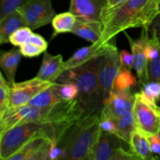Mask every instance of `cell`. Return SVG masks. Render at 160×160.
<instances>
[{"mask_svg": "<svg viewBox=\"0 0 160 160\" xmlns=\"http://www.w3.org/2000/svg\"><path fill=\"white\" fill-rule=\"evenodd\" d=\"M62 100L58 92L57 83L54 82L50 87L34 96L28 104L38 109H48Z\"/></svg>", "mask_w": 160, "mask_h": 160, "instance_id": "cell-21", "label": "cell"}, {"mask_svg": "<svg viewBox=\"0 0 160 160\" xmlns=\"http://www.w3.org/2000/svg\"><path fill=\"white\" fill-rule=\"evenodd\" d=\"M100 132V113H85L66 131L57 144L64 149L67 159H88Z\"/></svg>", "mask_w": 160, "mask_h": 160, "instance_id": "cell-2", "label": "cell"}, {"mask_svg": "<svg viewBox=\"0 0 160 160\" xmlns=\"http://www.w3.org/2000/svg\"><path fill=\"white\" fill-rule=\"evenodd\" d=\"M148 138L150 144V148L153 154L160 156V136L159 133L148 135Z\"/></svg>", "mask_w": 160, "mask_h": 160, "instance_id": "cell-36", "label": "cell"}, {"mask_svg": "<svg viewBox=\"0 0 160 160\" xmlns=\"http://www.w3.org/2000/svg\"><path fill=\"white\" fill-rule=\"evenodd\" d=\"M120 67V52L115 43L110 40L103 45L102 50L98 56V77L103 103L112 90V83Z\"/></svg>", "mask_w": 160, "mask_h": 160, "instance_id": "cell-6", "label": "cell"}, {"mask_svg": "<svg viewBox=\"0 0 160 160\" xmlns=\"http://www.w3.org/2000/svg\"><path fill=\"white\" fill-rule=\"evenodd\" d=\"M52 138L48 125L42 128L9 160H46L48 159Z\"/></svg>", "mask_w": 160, "mask_h": 160, "instance_id": "cell-9", "label": "cell"}, {"mask_svg": "<svg viewBox=\"0 0 160 160\" xmlns=\"http://www.w3.org/2000/svg\"><path fill=\"white\" fill-rule=\"evenodd\" d=\"M9 96H10V84L5 79L1 73L0 79V117L4 115L9 109Z\"/></svg>", "mask_w": 160, "mask_h": 160, "instance_id": "cell-27", "label": "cell"}, {"mask_svg": "<svg viewBox=\"0 0 160 160\" xmlns=\"http://www.w3.org/2000/svg\"><path fill=\"white\" fill-rule=\"evenodd\" d=\"M120 59L121 66L131 70L134 66V57L133 54L130 53L127 50H122L120 52Z\"/></svg>", "mask_w": 160, "mask_h": 160, "instance_id": "cell-35", "label": "cell"}, {"mask_svg": "<svg viewBox=\"0 0 160 160\" xmlns=\"http://www.w3.org/2000/svg\"><path fill=\"white\" fill-rule=\"evenodd\" d=\"M20 51L22 56H25V57L32 58L40 56L41 54L45 52L46 50L42 48V47L38 46V45L31 43V42H27V43L20 46Z\"/></svg>", "mask_w": 160, "mask_h": 160, "instance_id": "cell-31", "label": "cell"}, {"mask_svg": "<svg viewBox=\"0 0 160 160\" xmlns=\"http://www.w3.org/2000/svg\"><path fill=\"white\" fill-rule=\"evenodd\" d=\"M103 48V45L99 43L92 44L89 46L83 47L77 50L66 62L62 67V73L68 70L76 68L88 62L93 58L100 54Z\"/></svg>", "mask_w": 160, "mask_h": 160, "instance_id": "cell-18", "label": "cell"}, {"mask_svg": "<svg viewBox=\"0 0 160 160\" xmlns=\"http://www.w3.org/2000/svg\"><path fill=\"white\" fill-rule=\"evenodd\" d=\"M42 128L36 123H23L0 132V159L9 160Z\"/></svg>", "mask_w": 160, "mask_h": 160, "instance_id": "cell-7", "label": "cell"}, {"mask_svg": "<svg viewBox=\"0 0 160 160\" xmlns=\"http://www.w3.org/2000/svg\"><path fill=\"white\" fill-rule=\"evenodd\" d=\"M32 30L28 27H23L17 29L9 37V42L16 47H19L27 43L32 35Z\"/></svg>", "mask_w": 160, "mask_h": 160, "instance_id": "cell-29", "label": "cell"}, {"mask_svg": "<svg viewBox=\"0 0 160 160\" xmlns=\"http://www.w3.org/2000/svg\"><path fill=\"white\" fill-rule=\"evenodd\" d=\"M27 26L23 14L19 9L11 12L0 20V44L9 42V37L17 29Z\"/></svg>", "mask_w": 160, "mask_h": 160, "instance_id": "cell-19", "label": "cell"}, {"mask_svg": "<svg viewBox=\"0 0 160 160\" xmlns=\"http://www.w3.org/2000/svg\"><path fill=\"white\" fill-rule=\"evenodd\" d=\"M148 75L150 81L160 82V55L156 59L148 61Z\"/></svg>", "mask_w": 160, "mask_h": 160, "instance_id": "cell-32", "label": "cell"}, {"mask_svg": "<svg viewBox=\"0 0 160 160\" xmlns=\"http://www.w3.org/2000/svg\"><path fill=\"white\" fill-rule=\"evenodd\" d=\"M148 28H142L140 37L138 39H134L126 34L129 41L134 57V66L133 68L135 70L138 78L142 86L150 81L148 75V60L145 52V48L150 38Z\"/></svg>", "mask_w": 160, "mask_h": 160, "instance_id": "cell-13", "label": "cell"}, {"mask_svg": "<svg viewBox=\"0 0 160 160\" xmlns=\"http://www.w3.org/2000/svg\"><path fill=\"white\" fill-rule=\"evenodd\" d=\"M129 144L118 136L101 131L98 141L90 154L89 160H137L141 159L125 145Z\"/></svg>", "mask_w": 160, "mask_h": 160, "instance_id": "cell-5", "label": "cell"}, {"mask_svg": "<svg viewBox=\"0 0 160 160\" xmlns=\"http://www.w3.org/2000/svg\"><path fill=\"white\" fill-rule=\"evenodd\" d=\"M136 77L131 73V70L121 66L117 73L113 83L112 90L115 92H124L137 86Z\"/></svg>", "mask_w": 160, "mask_h": 160, "instance_id": "cell-24", "label": "cell"}, {"mask_svg": "<svg viewBox=\"0 0 160 160\" xmlns=\"http://www.w3.org/2000/svg\"><path fill=\"white\" fill-rule=\"evenodd\" d=\"M52 84L49 81L34 78L28 81L10 84L9 109H13L27 105L34 96Z\"/></svg>", "mask_w": 160, "mask_h": 160, "instance_id": "cell-12", "label": "cell"}, {"mask_svg": "<svg viewBox=\"0 0 160 160\" xmlns=\"http://www.w3.org/2000/svg\"><path fill=\"white\" fill-rule=\"evenodd\" d=\"M28 42H31V43L34 44V45H38V46L42 47L45 50H46L47 48H48V42L45 41V39L44 38H42L38 34H34V33H33L32 35L30 37Z\"/></svg>", "mask_w": 160, "mask_h": 160, "instance_id": "cell-37", "label": "cell"}, {"mask_svg": "<svg viewBox=\"0 0 160 160\" xmlns=\"http://www.w3.org/2000/svg\"><path fill=\"white\" fill-rule=\"evenodd\" d=\"M149 36L160 44V12L156 16L148 28Z\"/></svg>", "mask_w": 160, "mask_h": 160, "instance_id": "cell-34", "label": "cell"}, {"mask_svg": "<svg viewBox=\"0 0 160 160\" xmlns=\"http://www.w3.org/2000/svg\"><path fill=\"white\" fill-rule=\"evenodd\" d=\"M28 0H0V20L18 9Z\"/></svg>", "mask_w": 160, "mask_h": 160, "instance_id": "cell-30", "label": "cell"}, {"mask_svg": "<svg viewBox=\"0 0 160 160\" xmlns=\"http://www.w3.org/2000/svg\"><path fill=\"white\" fill-rule=\"evenodd\" d=\"M130 145L131 149L141 159H155L152 152L148 135L140 129H136L131 134Z\"/></svg>", "mask_w": 160, "mask_h": 160, "instance_id": "cell-22", "label": "cell"}, {"mask_svg": "<svg viewBox=\"0 0 160 160\" xmlns=\"http://www.w3.org/2000/svg\"><path fill=\"white\" fill-rule=\"evenodd\" d=\"M134 113L138 129L147 135L158 134L160 130V108L147 99L141 92L135 93Z\"/></svg>", "mask_w": 160, "mask_h": 160, "instance_id": "cell-8", "label": "cell"}, {"mask_svg": "<svg viewBox=\"0 0 160 160\" xmlns=\"http://www.w3.org/2000/svg\"><path fill=\"white\" fill-rule=\"evenodd\" d=\"M21 56L19 48H12L7 52H2L0 56V67L9 84L15 82V75Z\"/></svg>", "mask_w": 160, "mask_h": 160, "instance_id": "cell-20", "label": "cell"}, {"mask_svg": "<svg viewBox=\"0 0 160 160\" xmlns=\"http://www.w3.org/2000/svg\"><path fill=\"white\" fill-rule=\"evenodd\" d=\"M159 136H160V130H159Z\"/></svg>", "mask_w": 160, "mask_h": 160, "instance_id": "cell-40", "label": "cell"}, {"mask_svg": "<svg viewBox=\"0 0 160 160\" xmlns=\"http://www.w3.org/2000/svg\"><path fill=\"white\" fill-rule=\"evenodd\" d=\"M127 0H106V6L105 9H111L122 4Z\"/></svg>", "mask_w": 160, "mask_h": 160, "instance_id": "cell-38", "label": "cell"}, {"mask_svg": "<svg viewBox=\"0 0 160 160\" xmlns=\"http://www.w3.org/2000/svg\"><path fill=\"white\" fill-rule=\"evenodd\" d=\"M100 129L102 131L110 133V134H117V126L115 120L108 117H100Z\"/></svg>", "mask_w": 160, "mask_h": 160, "instance_id": "cell-33", "label": "cell"}, {"mask_svg": "<svg viewBox=\"0 0 160 160\" xmlns=\"http://www.w3.org/2000/svg\"><path fill=\"white\" fill-rule=\"evenodd\" d=\"M77 19L78 17L70 11L55 16L52 21L53 30H54L53 36L55 37L57 34L62 33L72 32L73 27L77 22Z\"/></svg>", "mask_w": 160, "mask_h": 160, "instance_id": "cell-25", "label": "cell"}, {"mask_svg": "<svg viewBox=\"0 0 160 160\" xmlns=\"http://www.w3.org/2000/svg\"><path fill=\"white\" fill-rule=\"evenodd\" d=\"M98 56L80 67L63 72L59 78L61 82L76 83L79 89L78 98L87 113H100L103 108L98 77Z\"/></svg>", "mask_w": 160, "mask_h": 160, "instance_id": "cell-3", "label": "cell"}, {"mask_svg": "<svg viewBox=\"0 0 160 160\" xmlns=\"http://www.w3.org/2000/svg\"><path fill=\"white\" fill-rule=\"evenodd\" d=\"M86 110L79 99L72 101H62L48 108L45 124L51 130L52 141L57 143L66 131L81 119Z\"/></svg>", "mask_w": 160, "mask_h": 160, "instance_id": "cell-4", "label": "cell"}, {"mask_svg": "<svg viewBox=\"0 0 160 160\" xmlns=\"http://www.w3.org/2000/svg\"><path fill=\"white\" fill-rule=\"evenodd\" d=\"M106 0H70V12L78 18L102 21Z\"/></svg>", "mask_w": 160, "mask_h": 160, "instance_id": "cell-15", "label": "cell"}, {"mask_svg": "<svg viewBox=\"0 0 160 160\" xmlns=\"http://www.w3.org/2000/svg\"><path fill=\"white\" fill-rule=\"evenodd\" d=\"M158 13V0H127L113 9H104V29L98 43L105 45L129 28L149 27Z\"/></svg>", "mask_w": 160, "mask_h": 160, "instance_id": "cell-1", "label": "cell"}, {"mask_svg": "<svg viewBox=\"0 0 160 160\" xmlns=\"http://www.w3.org/2000/svg\"><path fill=\"white\" fill-rule=\"evenodd\" d=\"M63 63V59L61 55L52 56L45 51L44 52L42 65L36 77L44 81L52 83L56 82L62 73Z\"/></svg>", "mask_w": 160, "mask_h": 160, "instance_id": "cell-16", "label": "cell"}, {"mask_svg": "<svg viewBox=\"0 0 160 160\" xmlns=\"http://www.w3.org/2000/svg\"><path fill=\"white\" fill-rule=\"evenodd\" d=\"M103 29L104 26L102 21L78 18L71 33L95 44L98 43L101 39Z\"/></svg>", "mask_w": 160, "mask_h": 160, "instance_id": "cell-17", "label": "cell"}, {"mask_svg": "<svg viewBox=\"0 0 160 160\" xmlns=\"http://www.w3.org/2000/svg\"><path fill=\"white\" fill-rule=\"evenodd\" d=\"M134 102L135 95L131 93V90L124 92H115L112 90L109 97L103 103L100 117L115 120L127 112L133 111Z\"/></svg>", "mask_w": 160, "mask_h": 160, "instance_id": "cell-14", "label": "cell"}, {"mask_svg": "<svg viewBox=\"0 0 160 160\" xmlns=\"http://www.w3.org/2000/svg\"><path fill=\"white\" fill-rule=\"evenodd\" d=\"M158 11L160 12V0H158Z\"/></svg>", "mask_w": 160, "mask_h": 160, "instance_id": "cell-39", "label": "cell"}, {"mask_svg": "<svg viewBox=\"0 0 160 160\" xmlns=\"http://www.w3.org/2000/svg\"><path fill=\"white\" fill-rule=\"evenodd\" d=\"M141 93L152 102L157 104L160 99V82L159 81H148L142 86Z\"/></svg>", "mask_w": 160, "mask_h": 160, "instance_id": "cell-28", "label": "cell"}, {"mask_svg": "<svg viewBox=\"0 0 160 160\" xmlns=\"http://www.w3.org/2000/svg\"><path fill=\"white\" fill-rule=\"evenodd\" d=\"M18 9L31 30L48 24L56 15L52 0H28Z\"/></svg>", "mask_w": 160, "mask_h": 160, "instance_id": "cell-11", "label": "cell"}, {"mask_svg": "<svg viewBox=\"0 0 160 160\" xmlns=\"http://www.w3.org/2000/svg\"><path fill=\"white\" fill-rule=\"evenodd\" d=\"M115 121L117 126V136L130 144L131 134L138 128L134 111H131L117 117L115 119Z\"/></svg>", "mask_w": 160, "mask_h": 160, "instance_id": "cell-23", "label": "cell"}, {"mask_svg": "<svg viewBox=\"0 0 160 160\" xmlns=\"http://www.w3.org/2000/svg\"><path fill=\"white\" fill-rule=\"evenodd\" d=\"M48 109H38L27 104L9 109L0 117V132L23 123H36L45 125Z\"/></svg>", "mask_w": 160, "mask_h": 160, "instance_id": "cell-10", "label": "cell"}, {"mask_svg": "<svg viewBox=\"0 0 160 160\" xmlns=\"http://www.w3.org/2000/svg\"><path fill=\"white\" fill-rule=\"evenodd\" d=\"M57 90L61 98L65 101H72L78 98L79 89L75 82L71 81L57 84Z\"/></svg>", "mask_w": 160, "mask_h": 160, "instance_id": "cell-26", "label": "cell"}]
</instances>
